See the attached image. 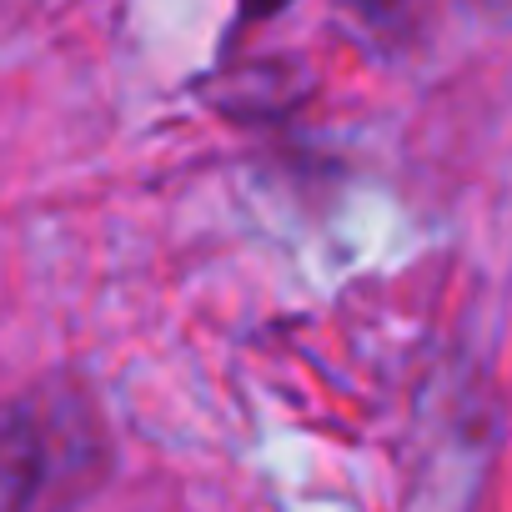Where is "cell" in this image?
Returning <instances> with one entry per match:
<instances>
[{"label":"cell","instance_id":"6da1fadb","mask_svg":"<svg viewBox=\"0 0 512 512\" xmlns=\"http://www.w3.org/2000/svg\"><path fill=\"white\" fill-rule=\"evenodd\" d=\"M41 477V437L21 407H0V512H21Z\"/></svg>","mask_w":512,"mask_h":512},{"label":"cell","instance_id":"7a4b0ae2","mask_svg":"<svg viewBox=\"0 0 512 512\" xmlns=\"http://www.w3.org/2000/svg\"><path fill=\"white\" fill-rule=\"evenodd\" d=\"M292 0H241V11L246 16H277V11H287Z\"/></svg>","mask_w":512,"mask_h":512}]
</instances>
